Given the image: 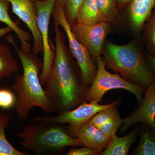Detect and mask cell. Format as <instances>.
Segmentation results:
<instances>
[{
	"label": "cell",
	"mask_w": 155,
	"mask_h": 155,
	"mask_svg": "<svg viewBox=\"0 0 155 155\" xmlns=\"http://www.w3.org/2000/svg\"><path fill=\"white\" fill-rule=\"evenodd\" d=\"M6 38L16 49L23 68V73L17 75L12 86L17 95L15 106L17 116L22 120L28 119L29 112L34 107H38L48 114L54 113L39 79L43 63L33 53L19 49L11 34Z\"/></svg>",
	"instance_id": "7a4b0ae2"
},
{
	"label": "cell",
	"mask_w": 155,
	"mask_h": 155,
	"mask_svg": "<svg viewBox=\"0 0 155 155\" xmlns=\"http://www.w3.org/2000/svg\"><path fill=\"white\" fill-rule=\"evenodd\" d=\"M10 2L8 0H0V22H4L15 32L21 42V49L30 52L31 46L29 42L31 40L30 33L18 26V21H14L8 13Z\"/></svg>",
	"instance_id": "9a60e30c"
},
{
	"label": "cell",
	"mask_w": 155,
	"mask_h": 155,
	"mask_svg": "<svg viewBox=\"0 0 155 155\" xmlns=\"http://www.w3.org/2000/svg\"><path fill=\"white\" fill-rule=\"evenodd\" d=\"M116 106L100 111L92 117L90 122L97 128L101 126L119 112Z\"/></svg>",
	"instance_id": "603a6c76"
},
{
	"label": "cell",
	"mask_w": 155,
	"mask_h": 155,
	"mask_svg": "<svg viewBox=\"0 0 155 155\" xmlns=\"http://www.w3.org/2000/svg\"><path fill=\"white\" fill-rule=\"evenodd\" d=\"M132 1V0H117L119 8L124 7Z\"/></svg>",
	"instance_id": "f1b7e54d"
},
{
	"label": "cell",
	"mask_w": 155,
	"mask_h": 155,
	"mask_svg": "<svg viewBox=\"0 0 155 155\" xmlns=\"http://www.w3.org/2000/svg\"><path fill=\"white\" fill-rule=\"evenodd\" d=\"M83 0H57L56 5L62 6L64 15L70 25L77 22L78 9Z\"/></svg>",
	"instance_id": "44dd1931"
},
{
	"label": "cell",
	"mask_w": 155,
	"mask_h": 155,
	"mask_svg": "<svg viewBox=\"0 0 155 155\" xmlns=\"http://www.w3.org/2000/svg\"><path fill=\"white\" fill-rule=\"evenodd\" d=\"M99 22L98 0H83L78 9L77 22L94 25Z\"/></svg>",
	"instance_id": "2e32d148"
},
{
	"label": "cell",
	"mask_w": 155,
	"mask_h": 155,
	"mask_svg": "<svg viewBox=\"0 0 155 155\" xmlns=\"http://www.w3.org/2000/svg\"><path fill=\"white\" fill-rule=\"evenodd\" d=\"M19 70L18 63L6 45L0 44V81L9 78Z\"/></svg>",
	"instance_id": "ac0fdd59"
},
{
	"label": "cell",
	"mask_w": 155,
	"mask_h": 155,
	"mask_svg": "<svg viewBox=\"0 0 155 155\" xmlns=\"http://www.w3.org/2000/svg\"><path fill=\"white\" fill-rule=\"evenodd\" d=\"M142 101L132 114L123 119L121 133L127 131L133 125L141 123L155 130V82L147 87Z\"/></svg>",
	"instance_id": "30bf717a"
},
{
	"label": "cell",
	"mask_w": 155,
	"mask_h": 155,
	"mask_svg": "<svg viewBox=\"0 0 155 155\" xmlns=\"http://www.w3.org/2000/svg\"><path fill=\"white\" fill-rule=\"evenodd\" d=\"M145 58L148 67L154 76L153 81L155 82V56L148 54Z\"/></svg>",
	"instance_id": "4316f807"
},
{
	"label": "cell",
	"mask_w": 155,
	"mask_h": 155,
	"mask_svg": "<svg viewBox=\"0 0 155 155\" xmlns=\"http://www.w3.org/2000/svg\"><path fill=\"white\" fill-rule=\"evenodd\" d=\"M85 102L77 107L65 111L57 116H51L44 115L37 116L33 119V122L39 121L58 123L67 124L65 126L67 134L72 137H76L78 132L84 125L89 122L92 117L100 111L118 105L121 102V99L117 100L111 104L101 105L95 101Z\"/></svg>",
	"instance_id": "8992f818"
},
{
	"label": "cell",
	"mask_w": 155,
	"mask_h": 155,
	"mask_svg": "<svg viewBox=\"0 0 155 155\" xmlns=\"http://www.w3.org/2000/svg\"><path fill=\"white\" fill-rule=\"evenodd\" d=\"M144 37L149 54L155 56V8L143 26Z\"/></svg>",
	"instance_id": "7402d4cb"
},
{
	"label": "cell",
	"mask_w": 155,
	"mask_h": 155,
	"mask_svg": "<svg viewBox=\"0 0 155 155\" xmlns=\"http://www.w3.org/2000/svg\"><path fill=\"white\" fill-rule=\"evenodd\" d=\"M52 15L54 24L61 26L65 31L69 42V50L81 70L84 82L87 86H90L97 74V64L93 60L88 50L72 33L70 24L64 15L63 7L55 4Z\"/></svg>",
	"instance_id": "52a82bcc"
},
{
	"label": "cell",
	"mask_w": 155,
	"mask_h": 155,
	"mask_svg": "<svg viewBox=\"0 0 155 155\" xmlns=\"http://www.w3.org/2000/svg\"><path fill=\"white\" fill-rule=\"evenodd\" d=\"M70 26L75 38L88 50L97 64V60L102 54L106 38L112 31L110 23L99 22L95 25H87L76 22Z\"/></svg>",
	"instance_id": "9c48e42d"
},
{
	"label": "cell",
	"mask_w": 155,
	"mask_h": 155,
	"mask_svg": "<svg viewBox=\"0 0 155 155\" xmlns=\"http://www.w3.org/2000/svg\"><path fill=\"white\" fill-rule=\"evenodd\" d=\"M12 5V12L28 26L33 37V53L43 52L41 35L37 25L38 11L35 0H8Z\"/></svg>",
	"instance_id": "8fae6325"
},
{
	"label": "cell",
	"mask_w": 155,
	"mask_h": 155,
	"mask_svg": "<svg viewBox=\"0 0 155 155\" xmlns=\"http://www.w3.org/2000/svg\"><path fill=\"white\" fill-rule=\"evenodd\" d=\"M13 31L8 26H7L4 28H0V37L4 36L7 34L12 32Z\"/></svg>",
	"instance_id": "83f0119b"
},
{
	"label": "cell",
	"mask_w": 155,
	"mask_h": 155,
	"mask_svg": "<svg viewBox=\"0 0 155 155\" xmlns=\"http://www.w3.org/2000/svg\"><path fill=\"white\" fill-rule=\"evenodd\" d=\"M17 99L14 93L6 88L0 89V108L9 110L15 107Z\"/></svg>",
	"instance_id": "d4e9b609"
},
{
	"label": "cell",
	"mask_w": 155,
	"mask_h": 155,
	"mask_svg": "<svg viewBox=\"0 0 155 155\" xmlns=\"http://www.w3.org/2000/svg\"><path fill=\"white\" fill-rule=\"evenodd\" d=\"M155 8V0H132L128 8L130 27L140 34Z\"/></svg>",
	"instance_id": "7c38bea8"
},
{
	"label": "cell",
	"mask_w": 155,
	"mask_h": 155,
	"mask_svg": "<svg viewBox=\"0 0 155 155\" xmlns=\"http://www.w3.org/2000/svg\"><path fill=\"white\" fill-rule=\"evenodd\" d=\"M55 54L45 91L57 115L87 102L88 86L81 70L65 44L63 33L55 24Z\"/></svg>",
	"instance_id": "6da1fadb"
},
{
	"label": "cell",
	"mask_w": 155,
	"mask_h": 155,
	"mask_svg": "<svg viewBox=\"0 0 155 155\" xmlns=\"http://www.w3.org/2000/svg\"><path fill=\"white\" fill-rule=\"evenodd\" d=\"M100 22L111 23L116 19L119 7L117 0H98Z\"/></svg>",
	"instance_id": "ffe728a7"
},
{
	"label": "cell",
	"mask_w": 155,
	"mask_h": 155,
	"mask_svg": "<svg viewBox=\"0 0 155 155\" xmlns=\"http://www.w3.org/2000/svg\"><path fill=\"white\" fill-rule=\"evenodd\" d=\"M10 123L8 113L0 111V155H28V153L16 149L8 140L5 134L6 128Z\"/></svg>",
	"instance_id": "d6986e66"
},
{
	"label": "cell",
	"mask_w": 155,
	"mask_h": 155,
	"mask_svg": "<svg viewBox=\"0 0 155 155\" xmlns=\"http://www.w3.org/2000/svg\"><path fill=\"white\" fill-rule=\"evenodd\" d=\"M140 128L137 126L127 135L119 137L115 135L104 150L97 155H126L128 154L131 145L137 141Z\"/></svg>",
	"instance_id": "5bb4252c"
},
{
	"label": "cell",
	"mask_w": 155,
	"mask_h": 155,
	"mask_svg": "<svg viewBox=\"0 0 155 155\" xmlns=\"http://www.w3.org/2000/svg\"><path fill=\"white\" fill-rule=\"evenodd\" d=\"M138 145L131 155H155V130L141 124Z\"/></svg>",
	"instance_id": "e0dca14e"
},
{
	"label": "cell",
	"mask_w": 155,
	"mask_h": 155,
	"mask_svg": "<svg viewBox=\"0 0 155 155\" xmlns=\"http://www.w3.org/2000/svg\"><path fill=\"white\" fill-rule=\"evenodd\" d=\"M98 152L95 150L84 147L81 148H72L68 150L67 155H95Z\"/></svg>",
	"instance_id": "484cf974"
},
{
	"label": "cell",
	"mask_w": 155,
	"mask_h": 155,
	"mask_svg": "<svg viewBox=\"0 0 155 155\" xmlns=\"http://www.w3.org/2000/svg\"><path fill=\"white\" fill-rule=\"evenodd\" d=\"M122 123L123 119H121L119 112H118L108 122L97 128L106 135L113 137L116 135V132L122 126Z\"/></svg>",
	"instance_id": "cb8c5ba5"
},
{
	"label": "cell",
	"mask_w": 155,
	"mask_h": 155,
	"mask_svg": "<svg viewBox=\"0 0 155 155\" xmlns=\"http://www.w3.org/2000/svg\"><path fill=\"white\" fill-rule=\"evenodd\" d=\"M18 136L22 140L19 144L35 155L60 154L66 147L82 146L67 134L64 124L45 121L26 125Z\"/></svg>",
	"instance_id": "277c9868"
},
{
	"label": "cell",
	"mask_w": 155,
	"mask_h": 155,
	"mask_svg": "<svg viewBox=\"0 0 155 155\" xmlns=\"http://www.w3.org/2000/svg\"><path fill=\"white\" fill-rule=\"evenodd\" d=\"M108 69L119 73L125 80L147 87L154 76L147 65L142 51L135 41L125 45L106 41L102 54Z\"/></svg>",
	"instance_id": "3957f363"
},
{
	"label": "cell",
	"mask_w": 155,
	"mask_h": 155,
	"mask_svg": "<svg viewBox=\"0 0 155 155\" xmlns=\"http://www.w3.org/2000/svg\"><path fill=\"white\" fill-rule=\"evenodd\" d=\"M57 0H35L38 11L37 25L41 35L43 45V61L39 79L42 85H44L47 81L52 67L55 57V46L49 36L50 19Z\"/></svg>",
	"instance_id": "ba28073f"
},
{
	"label": "cell",
	"mask_w": 155,
	"mask_h": 155,
	"mask_svg": "<svg viewBox=\"0 0 155 155\" xmlns=\"http://www.w3.org/2000/svg\"><path fill=\"white\" fill-rule=\"evenodd\" d=\"M107 64L102 56L97 60V70L94 80L88 87L87 101L100 103L107 92L111 90L121 89L133 94L139 105L143 99V95L147 87L129 82L116 72L114 74L110 73L106 69Z\"/></svg>",
	"instance_id": "5b68a950"
},
{
	"label": "cell",
	"mask_w": 155,
	"mask_h": 155,
	"mask_svg": "<svg viewBox=\"0 0 155 155\" xmlns=\"http://www.w3.org/2000/svg\"><path fill=\"white\" fill-rule=\"evenodd\" d=\"M76 137L82 145L95 150L98 153L107 148L112 138L103 133L90 122L81 127Z\"/></svg>",
	"instance_id": "4fadbf2b"
},
{
	"label": "cell",
	"mask_w": 155,
	"mask_h": 155,
	"mask_svg": "<svg viewBox=\"0 0 155 155\" xmlns=\"http://www.w3.org/2000/svg\"><path fill=\"white\" fill-rule=\"evenodd\" d=\"M44 1H45V0H44Z\"/></svg>",
	"instance_id": "f546056e"
}]
</instances>
